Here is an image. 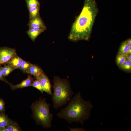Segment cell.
Returning <instances> with one entry per match:
<instances>
[{
    "label": "cell",
    "mask_w": 131,
    "mask_h": 131,
    "mask_svg": "<svg viewBox=\"0 0 131 131\" xmlns=\"http://www.w3.org/2000/svg\"><path fill=\"white\" fill-rule=\"evenodd\" d=\"M119 67L123 70L130 72L131 70V61L127 57L125 61Z\"/></svg>",
    "instance_id": "e0dca14e"
},
{
    "label": "cell",
    "mask_w": 131,
    "mask_h": 131,
    "mask_svg": "<svg viewBox=\"0 0 131 131\" xmlns=\"http://www.w3.org/2000/svg\"><path fill=\"white\" fill-rule=\"evenodd\" d=\"M0 131H8L6 127H0Z\"/></svg>",
    "instance_id": "d4e9b609"
},
{
    "label": "cell",
    "mask_w": 131,
    "mask_h": 131,
    "mask_svg": "<svg viewBox=\"0 0 131 131\" xmlns=\"http://www.w3.org/2000/svg\"><path fill=\"white\" fill-rule=\"evenodd\" d=\"M2 74L4 77L8 76L11 72L16 69L12 66L6 64L1 67Z\"/></svg>",
    "instance_id": "7c38bea8"
},
{
    "label": "cell",
    "mask_w": 131,
    "mask_h": 131,
    "mask_svg": "<svg viewBox=\"0 0 131 131\" xmlns=\"http://www.w3.org/2000/svg\"><path fill=\"white\" fill-rule=\"evenodd\" d=\"M44 73L41 68L38 66L32 64L30 66L28 71V74L34 76Z\"/></svg>",
    "instance_id": "8fae6325"
},
{
    "label": "cell",
    "mask_w": 131,
    "mask_h": 131,
    "mask_svg": "<svg viewBox=\"0 0 131 131\" xmlns=\"http://www.w3.org/2000/svg\"><path fill=\"white\" fill-rule=\"evenodd\" d=\"M32 63L23 60L19 69L24 73L28 74V71Z\"/></svg>",
    "instance_id": "ac0fdd59"
},
{
    "label": "cell",
    "mask_w": 131,
    "mask_h": 131,
    "mask_svg": "<svg viewBox=\"0 0 131 131\" xmlns=\"http://www.w3.org/2000/svg\"><path fill=\"white\" fill-rule=\"evenodd\" d=\"M16 53L15 49L6 47L0 48V65L5 64Z\"/></svg>",
    "instance_id": "5b68a950"
},
{
    "label": "cell",
    "mask_w": 131,
    "mask_h": 131,
    "mask_svg": "<svg viewBox=\"0 0 131 131\" xmlns=\"http://www.w3.org/2000/svg\"><path fill=\"white\" fill-rule=\"evenodd\" d=\"M126 58V55L118 52L116 57V60L117 65L119 67L125 61Z\"/></svg>",
    "instance_id": "d6986e66"
},
{
    "label": "cell",
    "mask_w": 131,
    "mask_h": 131,
    "mask_svg": "<svg viewBox=\"0 0 131 131\" xmlns=\"http://www.w3.org/2000/svg\"><path fill=\"white\" fill-rule=\"evenodd\" d=\"M127 57L131 61V54H128L126 55Z\"/></svg>",
    "instance_id": "4316f807"
},
{
    "label": "cell",
    "mask_w": 131,
    "mask_h": 131,
    "mask_svg": "<svg viewBox=\"0 0 131 131\" xmlns=\"http://www.w3.org/2000/svg\"><path fill=\"white\" fill-rule=\"evenodd\" d=\"M50 105L45 99L40 98L32 105V108L34 117L37 123L46 128L52 126L53 116L49 110Z\"/></svg>",
    "instance_id": "277c9868"
},
{
    "label": "cell",
    "mask_w": 131,
    "mask_h": 131,
    "mask_svg": "<svg viewBox=\"0 0 131 131\" xmlns=\"http://www.w3.org/2000/svg\"><path fill=\"white\" fill-rule=\"evenodd\" d=\"M8 131H21L20 128L18 124L15 122L10 120L9 123L6 127Z\"/></svg>",
    "instance_id": "5bb4252c"
},
{
    "label": "cell",
    "mask_w": 131,
    "mask_h": 131,
    "mask_svg": "<svg viewBox=\"0 0 131 131\" xmlns=\"http://www.w3.org/2000/svg\"><path fill=\"white\" fill-rule=\"evenodd\" d=\"M36 79L40 81L43 91L47 93L50 95H52V86L48 77L44 73L35 76Z\"/></svg>",
    "instance_id": "8992f818"
},
{
    "label": "cell",
    "mask_w": 131,
    "mask_h": 131,
    "mask_svg": "<svg viewBox=\"0 0 131 131\" xmlns=\"http://www.w3.org/2000/svg\"><path fill=\"white\" fill-rule=\"evenodd\" d=\"M68 128L71 131H85V129L82 128H71L69 127Z\"/></svg>",
    "instance_id": "cb8c5ba5"
},
{
    "label": "cell",
    "mask_w": 131,
    "mask_h": 131,
    "mask_svg": "<svg viewBox=\"0 0 131 131\" xmlns=\"http://www.w3.org/2000/svg\"><path fill=\"white\" fill-rule=\"evenodd\" d=\"M23 60L16 53L5 64L11 65L16 69H19Z\"/></svg>",
    "instance_id": "30bf717a"
},
{
    "label": "cell",
    "mask_w": 131,
    "mask_h": 131,
    "mask_svg": "<svg viewBox=\"0 0 131 131\" xmlns=\"http://www.w3.org/2000/svg\"><path fill=\"white\" fill-rule=\"evenodd\" d=\"M1 65H0V80L8 84L9 85L11 83L8 82L4 78V77L2 74Z\"/></svg>",
    "instance_id": "7402d4cb"
},
{
    "label": "cell",
    "mask_w": 131,
    "mask_h": 131,
    "mask_svg": "<svg viewBox=\"0 0 131 131\" xmlns=\"http://www.w3.org/2000/svg\"><path fill=\"white\" fill-rule=\"evenodd\" d=\"M128 54H131V46L129 47Z\"/></svg>",
    "instance_id": "83f0119b"
},
{
    "label": "cell",
    "mask_w": 131,
    "mask_h": 131,
    "mask_svg": "<svg viewBox=\"0 0 131 131\" xmlns=\"http://www.w3.org/2000/svg\"><path fill=\"white\" fill-rule=\"evenodd\" d=\"M28 8L40 6L38 0H25Z\"/></svg>",
    "instance_id": "ffe728a7"
},
{
    "label": "cell",
    "mask_w": 131,
    "mask_h": 131,
    "mask_svg": "<svg viewBox=\"0 0 131 131\" xmlns=\"http://www.w3.org/2000/svg\"><path fill=\"white\" fill-rule=\"evenodd\" d=\"M93 105L90 100L83 99L80 92L71 99L67 106L61 109L57 115L60 118L71 123L76 122L83 125L84 122L89 119Z\"/></svg>",
    "instance_id": "7a4b0ae2"
},
{
    "label": "cell",
    "mask_w": 131,
    "mask_h": 131,
    "mask_svg": "<svg viewBox=\"0 0 131 131\" xmlns=\"http://www.w3.org/2000/svg\"><path fill=\"white\" fill-rule=\"evenodd\" d=\"M27 25L29 28H32L46 27L44 23L41 18L40 14L35 18L32 19H29V23Z\"/></svg>",
    "instance_id": "ba28073f"
},
{
    "label": "cell",
    "mask_w": 131,
    "mask_h": 131,
    "mask_svg": "<svg viewBox=\"0 0 131 131\" xmlns=\"http://www.w3.org/2000/svg\"><path fill=\"white\" fill-rule=\"evenodd\" d=\"M53 82L52 99L53 107L57 109L66 105L74 93L68 80L56 76L54 77Z\"/></svg>",
    "instance_id": "3957f363"
},
{
    "label": "cell",
    "mask_w": 131,
    "mask_h": 131,
    "mask_svg": "<svg viewBox=\"0 0 131 131\" xmlns=\"http://www.w3.org/2000/svg\"><path fill=\"white\" fill-rule=\"evenodd\" d=\"M98 10L96 0H84L82 11L72 25L68 39L73 41L89 40Z\"/></svg>",
    "instance_id": "6da1fadb"
},
{
    "label": "cell",
    "mask_w": 131,
    "mask_h": 131,
    "mask_svg": "<svg viewBox=\"0 0 131 131\" xmlns=\"http://www.w3.org/2000/svg\"><path fill=\"white\" fill-rule=\"evenodd\" d=\"M46 29V27L32 28H29L26 33L32 40L34 42L37 37Z\"/></svg>",
    "instance_id": "52a82bcc"
},
{
    "label": "cell",
    "mask_w": 131,
    "mask_h": 131,
    "mask_svg": "<svg viewBox=\"0 0 131 131\" xmlns=\"http://www.w3.org/2000/svg\"><path fill=\"white\" fill-rule=\"evenodd\" d=\"M33 81V78L30 75L28 74L27 78L23 81L20 83L15 85L11 84L10 85L11 89L13 90L22 88L30 86Z\"/></svg>",
    "instance_id": "9c48e42d"
},
{
    "label": "cell",
    "mask_w": 131,
    "mask_h": 131,
    "mask_svg": "<svg viewBox=\"0 0 131 131\" xmlns=\"http://www.w3.org/2000/svg\"><path fill=\"white\" fill-rule=\"evenodd\" d=\"M129 46H131V38L128 39L126 40Z\"/></svg>",
    "instance_id": "484cf974"
},
{
    "label": "cell",
    "mask_w": 131,
    "mask_h": 131,
    "mask_svg": "<svg viewBox=\"0 0 131 131\" xmlns=\"http://www.w3.org/2000/svg\"><path fill=\"white\" fill-rule=\"evenodd\" d=\"M40 6L28 8L29 13V19L34 18L39 14Z\"/></svg>",
    "instance_id": "4fadbf2b"
},
{
    "label": "cell",
    "mask_w": 131,
    "mask_h": 131,
    "mask_svg": "<svg viewBox=\"0 0 131 131\" xmlns=\"http://www.w3.org/2000/svg\"><path fill=\"white\" fill-rule=\"evenodd\" d=\"M10 119L3 112H0V127H6Z\"/></svg>",
    "instance_id": "9a60e30c"
},
{
    "label": "cell",
    "mask_w": 131,
    "mask_h": 131,
    "mask_svg": "<svg viewBox=\"0 0 131 131\" xmlns=\"http://www.w3.org/2000/svg\"><path fill=\"white\" fill-rule=\"evenodd\" d=\"M30 86L33 87L39 90L41 93H43L42 87L39 81L36 78V80H33Z\"/></svg>",
    "instance_id": "44dd1931"
},
{
    "label": "cell",
    "mask_w": 131,
    "mask_h": 131,
    "mask_svg": "<svg viewBox=\"0 0 131 131\" xmlns=\"http://www.w3.org/2000/svg\"><path fill=\"white\" fill-rule=\"evenodd\" d=\"M129 47V46L126 41H124L121 43L118 52L126 56L128 54Z\"/></svg>",
    "instance_id": "2e32d148"
},
{
    "label": "cell",
    "mask_w": 131,
    "mask_h": 131,
    "mask_svg": "<svg viewBox=\"0 0 131 131\" xmlns=\"http://www.w3.org/2000/svg\"><path fill=\"white\" fill-rule=\"evenodd\" d=\"M5 103L3 100L0 98V112H3L5 110Z\"/></svg>",
    "instance_id": "603a6c76"
}]
</instances>
